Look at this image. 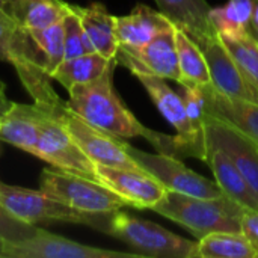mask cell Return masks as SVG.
<instances>
[{"label":"cell","mask_w":258,"mask_h":258,"mask_svg":"<svg viewBox=\"0 0 258 258\" xmlns=\"http://www.w3.org/2000/svg\"><path fill=\"white\" fill-rule=\"evenodd\" d=\"M116 65H112L98 79L68 89L67 107L86 122L116 138H147L150 128L141 124L115 91L113 71Z\"/></svg>","instance_id":"1"},{"label":"cell","mask_w":258,"mask_h":258,"mask_svg":"<svg viewBox=\"0 0 258 258\" xmlns=\"http://www.w3.org/2000/svg\"><path fill=\"white\" fill-rule=\"evenodd\" d=\"M0 60L14 67L24 91L32 97L33 103L51 107L65 103L51 86L42 54L36 48L30 32L8 14H0Z\"/></svg>","instance_id":"2"},{"label":"cell","mask_w":258,"mask_h":258,"mask_svg":"<svg viewBox=\"0 0 258 258\" xmlns=\"http://www.w3.org/2000/svg\"><path fill=\"white\" fill-rule=\"evenodd\" d=\"M151 210L184 227L200 239L215 231H240V216L245 207L225 195L200 198L168 190Z\"/></svg>","instance_id":"3"},{"label":"cell","mask_w":258,"mask_h":258,"mask_svg":"<svg viewBox=\"0 0 258 258\" xmlns=\"http://www.w3.org/2000/svg\"><path fill=\"white\" fill-rule=\"evenodd\" d=\"M98 230L128 245L136 254L154 258H195L197 242L180 237L151 221L116 210L103 215Z\"/></svg>","instance_id":"4"},{"label":"cell","mask_w":258,"mask_h":258,"mask_svg":"<svg viewBox=\"0 0 258 258\" xmlns=\"http://www.w3.org/2000/svg\"><path fill=\"white\" fill-rule=\"evenodd\" d=\"M39 189L85 215H109L125 207L124 201L97 180L48 168L41 172Z\"/></svg>","instance_id":"5"},{"label":"cell","mask_w":258,"mask_h":258,"mask_svg":"<svg viewBox=\"0 0 258 258\" xmlns=\"http://www.w3.org/2000/svg\"><path fill=\"white\" fill-rule=\"evenodd\" d=\"M0 204L15 218L36 225L38 222L85 224L98 228L103 215H85L54 200L44 190L11 186L0 181Z\"/></svg>","instance_id":"6"},{"label":"cell","mask_w":258,"mask_h":258,"mask_svg":"<svg viewBox=\"0 0 258 258\" xmlns=\"http://www.w3.org/2000/svg\"><path fill=\"white\" fill-rule=\"evenodd\" d=\"M63 106L65 103L50 110L45 116L38 144L32 154L53 168L98 181L95 163L80 150L60 121V110Z\"/></svg>","instance_id":"7"},{"label":"cell","mask_w":258,"mask_h":258,"mask_svg":"<svg viewBox=\"0 0 258 258\" xmlns=\"http://www.w3.org/2000/svg\"><path fill=\"white\" fill-rule=\"evenodd\" d=\"M125 148L128 154L139 163V166L156 177L168 190H175L200 198L224 197L216 181L197 174L175 156L165 153L150 154L128 144H125Z\"/></svg>","instance_id":"8"},{"label":"cell","mask_w":258,"mask_h":258,"mask_svg":"<svg viewBox=\"0 0 258 258\" xmlns=\"http://www.w3.org/2000/svg\"><path fill=\"white\" fill-rule=\"evenodd\" d=\"M60 121L76 141L80 150L95 163L110 168L141 169L139 163L128 154L125 141L86 122L65 106L60 110Z\"/></svg>","instance_id":"9"},{"label":"cell","mask_w":258,"mask_h":258,"mask_svg":"<svg viewBox=\"0 0 258 258\" xmlns=\"http://www.w3.org/2000/svg\"><path fill=\"white\" fill-rule=\"evenodd\" d=\"M116 62L132 74L147 73L160 79L181 82L178 51L175 41V26H171L139 48L119 47Z\"/></svg>","instance_id":"10"},{"label":"cell","mask_w":258,"mask_h":258,"mask_svg":"<svg viewBox=\"0 0 258 258\" xmlns=\"http://www.w3.org/2000/svg\"><path fill=\"white\" fill-rule=\"evenodd\" d=\"M3 258H142L136 252H119L83 245L45 230L21 242H3Z\"/></svg>","instance_id":"11"},{"label":"cell","mask_w":258,"mask_h":258,"mask_svg":"<svg viewBox=\"0 0 258 258\" xmlns=\"http://www.w3.org/2000/svg\"><path fill=\"white\" fill-rule=\"evenodd\" d=\"M101 184L119 197L125 206L135 209H153L166 195L168 189L145 169L110 168L95 165Z\"/></svg>","instance_id":"12"},{"label":"cell","mask_w":258,"mask_h":258,"mask_svg":"<svg viewBox=\"0 0 258 258\" xmlns=\"http://www.w3.org/2000/svg\"><path fill=\"white\" fill-rule=\"evenodd\" d=\"M206 145L222 150L243 174L258 197V145L233 124L209 113Z\"/></svg>","instance_id":"13"},{"label":"cell","mask_w":258,"mask_h":258,"mask_svg":"<svg viewBox=\"0 0 258 258\" xmlns=\"http://www.w3.org/2000/svg\"><path fill=\"white\" fill-rule=\"evenodd\" d=\"M201 48L206 54L212 85L216 91L230 98L258 103V86L248 79L218 35Z\"/></svg>","instance_id":"14"},{"label":"cell","mask_w":258,"mask_h":258,"mask_svg":"<svg viewBox=\"0 0 258 258\" xmlns=\"http://www.w3.org/2000/svg\"><path fill=\"white\" fill-rule=\"evenodd\" d=\"M54 107L38 103L21 104L12 101L0 118V141L32 154L38 144L42 122Z\"/></svg>","instance_id":"15"},{"label":"cell","mask_w":258,"mask_h":258,"mask_svg":"<svg viewBox=\"0 0 258 258\" xmlns=\"http://www.w3.org/2000/svg\"><path fill=\"white\" fill-rule=\"evenodd\" d=\"M174 26L160 11L147 5H136L127 15H115V33L119 47L139 48L162 30Z\"/></svg>","instance_id":"16"},{"label":"cell","mask_w":258,"mask_h":258,"mask_svg":"<svg viewBox=\"0 0 258 258\" xmlns=\"http://www.w3.org/2000/svg\"><path fill=\"white\" fill-rule=\"evenodd\" d=\"M159 11L171 20L175 27L187 32L201 47L206 45L216 30L210 21V5L207 0H154Z\"/></svg>","instance_id":"17"},{"label":"cell","mask_w":258,"mask_h":258,"mask_svg":"<svg viewBox=\"0 0 258 258\" xmlns=\"http://www.w3.org/2000/svg\"><path fill=\"white\" fill-rule=\"evenodd\" d=\"M206 163L210 166L222 194L245 209L258 210V197L233 160L219 148H209Z\"/></svg>","instance_id":"18"},{"label":"cell","mask_w":258,"mask_h":258,"mask_svg":"<svg viewBox=\"0 0 258 258\" xmlns=\"http://www.w3.org/2000/svg\"><path fill=\"white\" fill-rule=\"evenodd\" d=\"M203 89L209 113L233 124L258 145V103L230 98L216 91L213 85L203 86Z\"/></svg>","instance_id":"19"},{"label":"cell","mask_w":258,"mask_h":258,"mask_svg":"<svg viewBox=\"0 0 258 258\" xmlns=\"http://www.w3.org/2000/svg\"><path fill=\"white\" fill-rule=\"evenodd\" d=\"M73 8L79 15L94 50L107 59H116L119 44L115 33V15H112L100 2H94L85 8L73 5Z\"/></svg>","instance_id":"20"},{"label":"cell","mask_w":258,"mask_h":258,"mask_svg":"<svg viewBox=\"0 0 258 258\" xmlns=\"http://www.w3.org/2000/svg\"><path fill=\"white\" fill-rule=\"evenodd\" d=\"M68 6L63 0H8L6 14L30 32L60 21Z\"/></svg>","instance_id":"21"},{"label":"cell","mask_w":258,"mask_h":258,"mask_svg":"<svg viewBox=\"0 0 258 258\" xmlns=\"http://www.w3.org/2000/svg\"><path fill=\"white\" fill-rule=\"evenodd\" d=\"M115 63H118L116 59H107L97 51L85 53L71 59H65L51 74V80H56L68 91L76 85L98 79Z\"/></svg>","instance_id":"22"},{"label":"cell","mask_w":258,"mask_h":258,"mask_svg":"<svg viewBox=\"0 0 258 258\" xmlns=\"http://www.w3.org/2000/svg\"><path fill=\"white\" fill-rule=\"evenodd\" d=\"M175 41L178 51V65L181 82L180 85L207 86L212 85L210 70L201 45L183 29L175 27Z\"/></svg>","instance_id":"23"},{"label":"cell","mask_w":258,"mask_h":258,"mask_svg":"<svg viewBox=\"0 0 258 258\" xmlns=\"http://www.w3.org/2000/svg\"><path fill=\"white\" fill-rule=\"evenodd\" d=\"M195 258H258L240 231H215L198 239Z\"/></svg>","instance_id":"24"},{"label":"cell","mask_w":258,"mask_h":258,"mask_svg":"<svg viewBox=\"0 0 258 258\" xmlns=\"http://www.w3.org/2000/svg\"><path fill=\"white\" fill-rule=\"evenodd\" d=\"M251 14V0H228L222 6L210 8L209 15L218 36H239L246 33Z\"/></svg>","instance_id":"25"},{"label":"cell","mask_w":258,"mask_h":258,"mask_svg":"<svg viewBox=\"0 0 258 258\" xmlns=\"http://www.w3.org/2000/svg\"><path fill=\"white\" fill-rule=\"evenodd\" d=\"M30 36L36 48L42 54L45 71L51 79V74L65 60V41H63L62 20L47 27L30 30Z\"/></svg>","instance_id":"26"},{"label":"cell","mask_w":258,"mask_h":258,"mask_svg":"<svg viewBox=\"0 0 258 258\" xmlns=\"http://www.w3.org/2000/svg\"><path fill=\"white\" fill-rule=\"evenodd\" d=\"M248 79L258 86V42L246 32L239 36H219Z\"/></svg>","instance_id":"27"},{"label":"cell","mask_w":258,"mask_h":258,"mask_svg":"<svg viewBox=\"0 0 258 258\" xmlns=\"http://www.w3.org/2000/svg\"><path fill=\"white\" fill-rule=\"evenodd\" d=\"M62 26H63V41H65V59H71L85 53L95 51L71 3L68 6L67 14L62 18Z\"/></svg>","instance_id":"28"},{"label":"cell","mask_w":258,"mask_h":258,"mask_svg":"<svg viewBox=\"0 0 258 258\" xmlns=\"http://www.w3.org/2000/svg\"><path fill=\"white\" fill-rule=\"evenodd\" d=\"M181 86H183L181 97L194 133L200 141L206 144V122L209 116V107H207V98L203 86H192V85H181Z\"/></svg>","instance_id":"29"},{"label":"cell","mask_w":258,"mask_h":258,"mask_svg":"<svg viewBox=\"0 0 258 258\" xmlns=\"http://www.w3.org/2000/svg\"><path fill=\"white\" fill-rule=\"evenodd\" d=\"M36 231V225L15 218L0 204V239L3 242H21L35 236Z\"/></svg>","instance_id":"30"},{"label":"cell","mask_w":258,"mask_h":258,"mask_svg":"<svg viewBox=\"0 0 258 258\" xmlns=\"http://www.w3.org/2000/svg\"><path fill=\"white\" fill-rule=\"evenodd\" d=\"M240 233L249 240L258 252V210L245 209L240 216Z\"/></svg>","instance_id":"31"},{"label":"cell","mask_w":258,"mask_h":258,"mask_svg":"<svg viewBox=\"0 0 258 258\" xmlns=\"http://www.w3.org/2000/svg\"><path fill=\"white\" fill-rule=\"evenodd\" d=\"M252 2V14L246 27V32L258 42V0H251Z\"/></svg>","instance_id":"32"},{"label":"cell","mask_w":258,"mask_h":258,"mask_svg":"<svg viewBox=\"0 0 258 258\" xmlns=\"http://www.w3.org/2000/svg\"><path fill=\"white\" fill-rule=\"evenodd\" d=\"M11 103H12V101H9V100H8L6 94H0V118H2V116H3V113L8 110V107L11 106Z\"/></svg>","instance_id":"33"},{"label":"cell","mask_w":258,"mask_h":258,"mask_svg":"<svg viewBox=\"0 0 258 258\" xmlns=\"http://www.w3.org/2000/svg\"><path fill=\"white\" fill-rule=\"evenodd\" d=\"M8 8V0H0V14H6Z\"/></svg>","instance_id":"34"},{"label":"cell","mask_w":258,"mask_h":258,"mask_svg":"<svg viewBox=\"0 0 258 258\" xmlns=\"http://www.w3.org/2000/svg\"><path fill=\"white\" fill-rule=\"evenodd\" d=\"M5 89H6V86H5V83L0 80V94H6V91H5Z\"/></svg>","instance_id":"35"},{"label":"cell","mask_w":258,"mask_h":258,"mask_svg":"<svg viewBox=\"0 0 258 258\" xmlns=\"http://www.w3.org/2000/svg\"><path fill=\"white\" fill-rule=\"evenodd\" d=\"M0 258H3V240L0 239Z\"/></svg>","instance_id":"36"}]
</instances>
